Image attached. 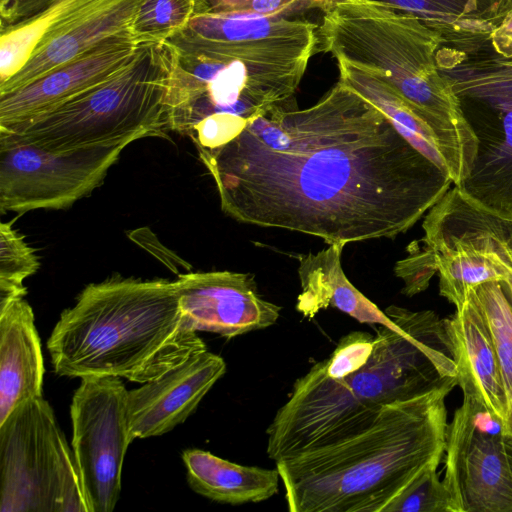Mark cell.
I'll return each instance as SVG.
<instances>
[{"label": "cell", "mask_w": 512, "mask_h": 512, "mask_svg": "<svg viewBox=\"0 0 512 512\" xmlns=\"http://www.w3.org/2000/svg\"><path fill=\"white\" fill-rule=\"evenodd\" d=\"M224 214L345 246L407 232L450 189L449 174L341 81L251 121L202 162Z\"/></svg>", "instance_id": "1"}, {"label": "cell", "mask_w": 512, "mask_h": 512, "mask_svg": "<svg viewBox=\"0 0 512 512\" xmlns=\"http://www.w3.org/2000/svg\"><path fill=\"white\" fill-rule=\"evenodd\" d=\"M318 24L241 12L202 13L168 41L179 53L171 131L207 158L254 119L295 101L317 51Z\"/></svg>", "instance_id": "2"}, {"label": "cell", "mask_w": 512, "mask_h": 512, "mask_svg": "<svg viewBox=\"0 0 512 512\" xmlns=\"http://www.w3.org/2000/svg\"><path fill=\"white\" fill-rule=\"evenodd\" d=\"M396 324L380 325L366 362L333 377L321 362L298 378L267 429V455L275 462L354 436L388 405L457 385L452 341L430 310L395 305L384 310Z\"/></svg>", "instance_id": "3"}, {"label": "cell", "mask_w": 512, "mask_h": 512, "mask_svg": "<svg viewBox=\"0 0 512 512\" xmlns=\"http://www.w3.org/2000/svg\"><path fill=\"white\" fill-rule=\"evenodd\" d=\"M452 389L386 406L362 432L276 462L291 512H384L445 451Z\"/></svg>", "instance_id": "4"}, {"label": "cell", "mask_w": 512, "mask_h": 512, "mask_svg": "<svg viewBox=\"0 0 512 512\" xmlns=\"http://www.w3.org/2000/svg\"><path fill=\"white\" fill-rule=\"evenodd\" d=\"M54 372L146 383L207 350L174 281L111 276L87 285L47 341Z\"/></svg>", "instance_id": "5"}, {"label": "cell", "mask_w": 512, "mask_h": 512, "mask_svg": "<svg viewBox=\"0 0 512 512\" xmlns=\"http://www.w3.org/2000/svg\"><path fill=\"white\" fill-rule=\"evenodd\" d=\"M322 13L317 51L382 71L430 126L453 184H461L477 141L438 69L441 36L413 15L376 0H332Z\"/></svg>", "instance_id": "6"}, {"label": "cell", "mask_w": 512, "mask_h": 512, "mask_svg": "<svg viewBox=\"0 0 512 512\" xmlns=\"http://www.w3.org/2000/svg\"><path fill=\"white\" fill-rule=\"evenodd\" d=\"M177 48L145 42L121 72L65 104L0 131V146L25 144L53 152L129 145L170 131L169 93Z\"/></svg>", "instance_id": "7"}, {"label": "cell", "mask_w": 512, "mask_h": 512, "mask_svg": "<svg viewBox=\"0 0 512 512\" xmlns=\"http://www.w3.org/2000/svg\"><path fill=\"white\" fill-rule=\"evenodd\" d=\"M436 62L477 141L470 173L457 187L512 217V57L497 53L490 40L470 51L442 44Z\"/></svg>", "instance_id": "8"}, {"label": "cell", "mask_w": 512, "mask_h": 512, "mask_svg": "<svg viewBox=\"0 0 512 512\" xmlns=\"http://www.w3.org/2000/svg\"><path fill=\"white\" fill-rule=\"evenodd\" d=\"M0 512H89L73 451L42 397L0 423Z\"/></svg>", "instance_id": "9"}, {"label": "cell", "mask_w": 512, "mask_h": 512, "mask_svg": "<svg viewBox=\"0 0 512 512\" xmlns=\"http://www.w3.org/2000/svg\"><path fill=\"white\" fill-rule=\"evenodd\" d=\"M128 391L118 377L83 378L70 406L72 449L89 512H112L121 492L124 458L133 441Z\"/></svg>", "instance_id": "10"}, {"label": "cell", "mask_w": 512, "mask_h": 512, "mask_svg": "<svg viewBox=\"0 0 512 512\" xmlns=\"http://www.w3.org/2000/svg\"><path fill=\"white\" fill-rule=\"evenodd\" d=\"M127 146L53 152L33 145H1V212L72 206L104 182Z\"/></svg>", "instance_id": "11"}, {"label": "cell", "mask_w": 512, "mask_h": 512, "mask_svg": "<svg viewBox=\"0 0 512 512\" xmlns=\"http://www.w3.org/2000/svg\"><path fill=\"white\" fill-rule=\"evenodd\" d=\"M504 423L463 396L446 428L445 475L455 512H512V473Z\"/></svg>", "instance_id": "12"}, {"label": "cell", "mask_w": 512, "mask_h": 512, "mask_svg": "<svg viewBox=\"0 0 512 512\" xmlns=\"http://www.w3.org/2000/svg\"><path fill=\"white\" fill-rule=\"evenodd\" d=\"M145 42L133 32L109 37L30 84L0 94V131L47 113L108 81L132 62Z\"/></svg>", "instance_id": "13"}, {"label": "cell", "mask_w": 512, "mask_h": 512, "mask_svg": "<svg viewBox=\"0 0 512 512\" xmlns=\"http://www.w3.org/2000/svg\"><path fill=\"white\" fill-rule=\"evenodd\" d=\"M174 282L180 307L197 332L232 338L268 328L280 315L281 307L258 293L250 273L190 272Z\"/></svg>", "instance_id": "14"}, {"label": "cell", "mask_w": 512, "mask_h": 512, "mask_svg": "<svg viewBox=\"0 0 512 512\" xmlns=\"http://www.w3.org/2000/svg\"><path fill=\"white\" fill-rule=\"evenodd\" d=\"M225 372L224 359L205 350L128 391L132 439L160 436L183 423Z\"/></svg>", "instance_id": "15"}, {"label": "cell", "mask_w": 512, "mask_h": 512, "mask_svg": "<svg viewBox=\"0 0 512 512\" xmlns=\"http://www.w3.org/2000/svg\"><path fill=\"white\" fill-rule=\"evenodd\" d=\"M463 396L480 401L505 426L507 398L498 357L475 297L469 289L455 313L445 319Z\"/></svg>", "instance_id": "16"}, {"label": "cell", "mask_w": 512, "mask_h": 512, "mask_svg": "<svg viewBox=\"0 0 512 512\" xmlns=\"http://www.w3.org/2000/svg\"><path fill=\"white\" fill-rule=\"evenodd\" d=\"M433 259L440 294L459 307L470 288L512 275V219L467 233L439 248Z\"/></svg>", "instance_id": "17"}, {"label": "cell", "mask_w": 512, "mask_h": 512, "mask_svg": "<svg viewBox=\"0 0 512 512\" xmlns=\"http://www.w3.org/2000/svg\"><path fill=\"white\" fill-rule=\"evenodd\" d=\"M145 1L106 0L67 29L40 45L17 73L0 83V94L30 84L109 37L133 32L134 21Z\"/></svg>", "instance_id": "18"}, {"label": "cell", "mask_w": 512, "mask_h": 512, "mask_svg": "<svg viewBox=\"0 0 512 512\" xmlns=\"http://www.w3.org/2000/svg\"><path fill=\"white\" fill-rule=\"evenodd\" d=\"M44 360L32 307L24 298L0 308V423L42 397Z\"/></svg>", "instance_id": "19"}, {"label": "cell", "mask_w": 512, "mask_h": 512, "mask_svg": "<svg viewBox=\"0 0 512 512\" xmlns=\"http://www.w3.org/2000/svg\"><path fill=\"white\" fill-rule=\"evenodd\" d=\"M342 245L299 256L298 275L301 292L296 309L312 319L320 310L332 306L360 323L395 327L396 324L372 301L362 294L345 275L341 255Z\"/></svg>", "instance_id": "20"}, {"label": "cell", "mask_w": 512, "mask_h": 512, "mask_svg": "<svg viewBox=\"0 0 512 512\" xmlns=\"http://www.w3.org/2000/svg\"><path fill=\"white\" fill-rule=\"evenodd\" d=\"M182 459L192 490L213 501L257 503L278 492L281 478L277 469L240 465L200 449L185 450Z\"/></svg>", "instance_id": "21"}, {"label": "cell", "mask_w": 512, "mask_h": 512, "mask_svg": "<svg viewBox=\"0 0 512 512\" xmlns=\"http://www.w3.org/2000/svg\"><path fill=\"white\" fill-rule=\"evenodd\" d=\"M336 62L339 81L376 106L417 150L449 174L432 129L382 71L344 58Z\"/></svg>", "instance_id": "22"}, {"label": "cell", "mask_w": 512, "mask_h": 512, "mask_svg": "<svg viewBox=\"0 0 512 512\" xmlns=\"http://www.w3.org/2000/svg\"><path fill=\"white\" fill-rule=\"evenodd\" d=\"M416 17L443 45L470 51L490 41L500 24L498 0H376Z\"/></svg>", "instance_id": "23"}, {"label": "cell", "mask_w": 512, "mask_h": 512, "mask_svg": "<svg viewBox=\"0 0 512 512\" xmlns=\"http://www.w3.org/2000/svg\"><path fill=\"white\" fill-rule=\"evenodd\" d=\"M106 0H53L41 13L0 36V83L17 73L43 43Z\"/></svg>", "instance_id": "24"}, {"label": "cell", "mask_w": 512, "mask_h": 512, "mask_svg": "<svg viewBox=\"0 0 512 512\" xmlns=\"http://www.w3.org/2000/svg\"><path fill=\"white\" fill-rule=\"evenodd\" d=\"M495 348L512 411V296L506 279L490 280L470 288Z\"/></svg>", "instance_id": "25"}, {"label": "cell", "mask_w": 512, "mask_h": 512, "mask_svg": "<svg viewBox=\"0 0 512 512\" xmlns=\"http://www.w3.org/2000/svg\"><path fill=\"white\" fill-rule=\"evenodd\" d=\"M40 267L38 256L11 222L0 224V308L24 298V280Z\"/></svg>", "instance_id": "26"}, {"label": "cell", "mask_w": 512, "mask_h": 512, "mask_svg": "<svg viewBox=\"0 0 512 512\" xmlns=\"http://www.w3.org/2000/svg\"><path fill=\"white\" fill-rule=\"evenodd\" d=\"M195 9L196 0H146L132 31L144 41H166L188 24Z\"/></svg>", "instance_id": "27"}, {"label": "cell", "mask_w": 512, "mask_h": 512, "mask_svg": "<svg viewBox=\"0 0 512 512\" xmlns=\"http://www.w3.org/2000/svg\"><path fill=\"white\" fill-rule=\"evenodd\" d=\"M384 512H455L452 496L437 467L425 470Z\"/></svg>", "instance_id": "28"}, {"label": "cell", "mask_w": 512, "mask_h": 512, "mask_svg": "<svg viewBox=\"0 0 512 512\" xmlns=\"http://www.w3.org/2000/svg\"><path fill=\"white\" fill-rule=\"evenodd\" d=\"M332 0H196V14L241 12L296 18L311 10L324 11Z\"/></svg>", "instance_id": "29"}, {"label": "cell", "mask_w": 512, "mask_h": 512, "mask_svg": "<svg viewBox=\"0 0 512 512\" xmlns=\"http://www.w3.org/2000/svg\"><path fill=\"white\" fill-rule=\"evenodd\" d=\"M53 0H0L1 32L10 30L41 13Z\"/></svg>", "instance_id": "30"}, {"label": "cell", "mask_w": 512, "mask_h": 512, "mask_svg": "<svg viewBox=\"0 0 512 512\" xmlns=\"http://www.w3.org/2000/svg\"><path fill=\"white\" fill-rule=\"evenodd\" d=\"M490 40L497 53L512 57V12L495 28Z\"/></svg>", "instance_id": "31"}, {"label": "cell", "mask_w": 512, "mask_h": 512, "mask_svg": "<svg viewBox=\"0 0 512 512\" xmlns=\"http://www.w3.org/2000/svg\"><path fill=\"white\" fill-rule=\"evenodd\" d=\"M505 451L507 454L510 470L512 473V411L509 413L506 422V433L504 436Z\"/></svg>", "instance_id": "32"}, {"label": "cell", "mask_w": 512, "mask_h": 512, "mask_svg": "<svg viewBox=\"0 0 512 512\" xmlns=\"http://www.w3.org/2000/svg\"><path fill=\"white\" fill-rule=\"evenodd\" d=\"M512 12V0H498L496 18L501 23L503 19Z\"/></svg>", "instance_id": "33"}]
</instances>
